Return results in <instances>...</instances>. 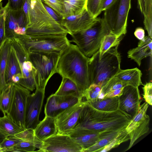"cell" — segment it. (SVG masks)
I'll list each match as a JSON object with an SVG mask.
<instances>
[{
    "label": "cell",
    "mask_w": 152,
    "mask_h": 152,
    "mask_svg": "<svg viewBox=\"0 0 152 152\" xmlns=\"http://www.w3.org/2000/svg\"><path fill=\"white\" fill-rule=\"evenodd\" d=\"M89 58L85 56L76 45L71 44L61 54L56 73L69 79L76 85L82 95L90 85L88 70Z\"/></svg>",
    "instance_id": "6da1fadb"
},
{
    "label": "cell",
    "mask_w": 152,
    "mask_h": 152,
    "mask_svg": "<svg viewBox=\"0 0 152 152\" xmlns=\"http://www.w3.org/2000/svg\"><path fill=\"white\" fill-rule=\"evenodd\" d=\"M130 120L118 110L111 112L101 111L86 102L74 129L81 128L99 132L118 131L125 128Z\"/></svg>",
    "instance_id": "7a4b0ae2"
},
{
    "label": "cell",
    "mask_w": 152,
    "mask_h": 152,
    "mask_svg": "<svg viewBox=\"0 0 152 152\" xmlns=\"http://www.w3.org/2000/svg\"><path fill=\"white\" fill-rule=\"evenodd\" d=\"M22 9L27 22L26 35L38 36L70 34L49 14L41 0H25Z\"/></svg>",
    "instance_id": "3957f363"
},
{
    "label": "cell",
    "mask_w": 152,
    "mask_h": 152,
    "mask_svg": "<svg viewBox=\"0 0 152 152\" xmlns=\"http://www.w3.org/2000/svg\"><path fill=\"white\" fill-rule=\"evenodd\" d=\"M119 44L107 50L99 57V50L89 58L88 70L90 85L102 87L121 69V56L118 51Z\"/></svg>",
    "instance_id": "277c9868"
},
{
    "label": "cell",
    "mask_w": 152,
    "mask_h": 152,
    "mask_svg": "<svg viewBox=\"0 0 152 152\" xmlns=\"http://www.w3.org/2000/svg\"><path fill=\"white\" fill-rule=\"evenodd\" d=\"M109 33L103 18H98L88 28L71 34L70 42L75 43L81 52L89 58L99 50L103 38Z\"/></svg>",
    "instance_id": "5b68a950"
},
{
    "label": "cell",
    "mask_w": 152,
    "mask_h": 152,
    "mask_svg": "<svg viewBox=\"0 0 152 152\" xmlns=\"http://www.w3.org/2000/svg\"><path fill=\"white\" fill-rule=\"evenodd\" d=\"M27 52H43L61 54L71 42L66 35L31 36L24 35L16 38Z\"/></svg>",
    "instance_id": "8992f818"
},
{
    "label": "cell",
    "mask_w": 152,
    "mask_h": 152,
    "mask_svg": "<svg viewBox=\"0 0 152 152\" xmlns=\"http://www.w3.org/2000/svg\"><path fill=\"white\" fill-rule=\"evenodd\" d=\"M28 54L29 60L37 70L36 88L45 90L50 79L56 73L61 54L39 52H31Z\"/></svg>",
    "instance_id": "52a82bcc"
},
{
    "label": "cell",
    "mask_w": 152,
    "mask_h": 152,
    "mask_svg": "<svg viewBox=\"0 0 152 152\" xmlns=\"http://www.w3.org/2000/svg\"><path fill=\"white\" fill-rule=\"evenodd\" d=\"M131 0H115L105 10L103 19L110 33L118 38L126 33Z\"/></svg>",
    "instance_id": "ba28073f"
},
{
    "label": "cell",
    "mask_w": 152,
    "mask_h": 152,
    "mask_svg": "<svg viewBox=\"0 0 152 152\" xmlns=\"http://www.w3.org/2000/svg\"><path fill=\"white\" fill-rule=\"evenodd\" d=\"M11 39L13 48L20 64L22 78L19 84L30 91L36 88L37 70L29 60L28 54L16 38Z\"/></svg>",
    "instance_id": "9c48e42d"
},
{
    "label": "cell",
    "mask_w": 152,
    "mask_h": 152,
    "mask_svg": "<svg viewBox=\"0 0 152 152\" xmlns=\"http://www.w3.org/2000/svg\"><path fill=\"white\" fill-rule=\"evenodd\" d=\"M149 105L146 102L140 105L137 113L126 126L125 130L129 135L130 143L125 151L131 148L139 137L148 132L150 118L147 112Z\"/></svg>",
    "instance_id": "30bf717a"
},
{
    "label": "cell",
    "mask_w": 152,
    "mask_h": 152,
    "mask_svg": "<svg viewBox=\"0 0 152 152\" xmlns=\"http://www.w3.org/2000/svg\"><path fill=\"white\" fill-rule=\"evenodd\" d=\"M14 93L10 110L8 115L12 120L23 129L25 127V116L30 91L18 84H14Z\"/></svg>",
    "instance_id": "8fae6325"
},
{
    "label": "cell",
    "mask_w": 152,
    "mask_h": 152,
    "mask_svg": "<svg viewBox=\"0 0 152 152\" xmlns=\"http://www.w3.org/2000/svg\"><path fill=\"white\" fill-rule=\"evenodd\" d=\"M82 147L68 134L57 133L44 140L41 148L36 151L82 152Z\"/></svg>",
    "instance_id": "7c38bea8"
},
{
    "label": "cell",
    "mask_w": 152,
    "mask_h": 152,
    "mask_svg": "<svg viewBox=\"0 0 152 152\" xmlns=\"http://www.w3.org/2000/svg\"><path fill=\"white\" fill-rule=\"evenodd\" d=\"M27 26L26 16L23 9L12 10L8 6L4 21L6 38L12 39L25 35Z\"/></svg>",
    "instance_id": "4fadbf2b"
},
{
    "label": "cell",
    "mask_w": 152,
    "mask_h": 152,
    "mask_svg": "<svg viewBox=\"0 0 152 152\" xmlns=\"http://www.w3.org/2000/svg\"><path fill=\"white\" fill-rule=\"evenodd\" d=\"M118 110L131 119L138 111L142 101L138 87L127 86L118 96Z\"/></svg>",
    "instance_id": "5bb4252c"
},
{
    "label": "cell",
    "mask_w": 152,
    "mask_h": 152,
    "mask_svg": "<svg viewBox=\"0 0 152 152\" xmlns=\"http://www.w3.org/2000/svg\"><path fill=\"white\" fill-rule=\"evenodd\" d=\"M45 90L36 88L27 102L25 116L26 129H34L39 122V117L45 98Z\"/></svg>",
    "instance_id": "9a60e30c"
},
{
    "label": "cell",
    "mask_w": 152,
    "mask_h": 152,
    "mask_svg": "<svg viewBox=\"0 0 152 152\" xmlns=\"http://www.w3.org/2000/svg\"><path fill=\"white\" fill-rule=\"evenodd\" d=\"M81 101L66 109L55 118L57 133L68 134L75 128L81 111L86 103Z\"/></svg>",
    "instance_id": "2e32d148"
},
{
    "label": "cell",
    "mask_w": 152,
    "mask_h": 152,
    "mask_svg": "<svg viewBox=\"0 0 152 152\" xmlns=\"http://www.w3.org/2000/svg\"><path fill=\"white\" fill-rule=\"evenodd\" d=\"M81 101V97L72 95H58L53 94L47 99L45 107V116L55 118L66 109Z\"/></svg>",
    "instance_id": "e0dca14e"
},
{
    "label": "cell",
    "mask_w": 152,
    "mask_h": 152,
    "mask_svg": "<svg viewBox=\"0 0 152 152\" xmlns=\"http://www.w3.org/2000/svg\"><path fill=\"white\" fill-rule=\"evenodd\" d=\"M112 132H99L78 128L74 129L68 135L82 147L83 152Z\"/></svg>",
    "instance_id": "ac0fdd59"
},
{
    "label": "cell",
    "mask_w": 152,
    "mask_h": 152,
    "mask_svg": "<svg viewBox=\"0 0 152 152\" xmlns=\"http://www.w3.org/2000/svg\"><path fill=\"white\" fill-rule=\"evenodd\" d=\"M98 18L92 17L86 9L80 14L63 18L61 24L69 31L70 35L88 28Z\"/></svg>",
    "instance_id": "d6986e66"
},
{
    "label": "cell",
    "mask_w": 152,
    "mask_h": 152,
    "mask_svg": "<svg viewBox=\"0 0 152 152\" xmlns=\"http://www.w3.org/2000/svg\"><path fill=\"white\" fill-rule=\"evenodd\" d=\"M22 78L20 64L11 45L5 72V83L18 84Z\"/></svg>",
    "instance_id": "ffe728a7"
},
{
    "label": "cell",
    "mask_w": 152,
    "mask_h": 152,
    "mask_svg": "<svg viewBox=\"0 0 152 152\" xmlns=\"http://www.w3.org/2000/svg\"><path fill=\"white\" fill-rule=\"evenodd\" d=\"M32 130L31 129H23L8 114L0 117V133L5 137L16 136L28 137L31 135Z\"/></svg>",
    "instance_id": "44dd1931"
},
{
    "label": "cell",
    "mask_w": 152,
    "mask_h": 152,
    "mask_svg": "<svg viewBox=\"0 0 152 152\" xmlns=\"http://www.w3.org/2000/svg\"><path fill=\"white\" fill-rule=\"evenodd\" d=\"M127 53L128 58L134 60L140 66L142 59L152 56V39L149 36H145L138 42L137 47L130 50Z\"/></svg>",
    "instance_id": "7402d4cb"
},
{
    "label": "cell",
    "mask_w": 152,
    "mask_h": 152,
    "mask_svg": "<svg viewBox=\"0 0 152 152\" xmlns=\"http://www.w3.org/2000/svg\"><path fill=\"white\" fill-rule=\"evenodd\" d=\"M34 131L35 136L42 141L56 134L58 131L55 118L45 116L44 118L39 121Z\"/></svg>",
    "instance_id": "603a6c76"
},
{
    "label": "cell",
    "mask_w": 152,
    "mask_h": 152,
    "mask_svg": "<svg viewBox=\"0 0 152 152\" xmlns=\"http://www.w3.org/2000/svg\"><path fill=\"white\" fill-rule=\"evenodd\" d=\"M142 75L141 70L135 68L124 70L121 69L114 77L126 86L138 87L143 85L141 80Z\"/></svg>",
    "instance_id": "cb8c5ba5"
},
{
    "label": "cell",
    "mask_w": 152,
    "mask_h": 152,
    "mask_svg": "<svg viewBox=\"0 0 152 152\" xmlns=\"http://www.w3.org/2000/svg\"><path fill=\"white\" fill-rule=\"evenodd\" d=\"M14 93V83L6 85L0 91V110L4 115L8 114L10 110Z\"/></svg>",
    "instance_id": "d4e9b609"
},
{
    "label": "cell",
    "mask_w": 152,
    "mask_h": 152,
    "mask_svg": "<svg viewBox=\"0 0 152 152\" xmlns=\"http://www.w3.org/2000/svg\"><path fill=\"white\" fill-rule=\"evenodd\" d=\"M86 102L94 108L100 110L111 112L118 110V99L117 96L102 99L97 98Z\"/></svg>",
    "instance_id": "484cf974"
},
{
    "label": "cell",
    "mask_w": 152,
    "mask_h": 152,
    "mask_svg": "<svg viewBox=\"0 0 152 152\" xmlns=\"http://www.w3.org/2000/svg\"><path fill=\"white\" fill-rule=\"evenodd\" d=\"M87 0H64L63 18L78 15L87 9Z\"/></svg>",
    "instance_id": "4316f807"
},
{
    "label": "cell",
    "mask_w": 152,
    "mask_h": 152,
    "mask_svg": "<svg viewBox=\"0 0 152 152\" xmlns=\"http://www.w3.org/2000/svg\"><path fill=\"white\" fill-rule=\"evenodd\" d=\"M11 46V39L7 38L0 49V91L6 85L4 80V74Z\"/></svg>",
    "instance_id": "83f0119b"
},
{
    "label": "cell",
    "mask_w": 152,
    "mask_h": 152,
    "mask_svg": "<svg viewBox=\"0 0 152 152\" xmlns=\"http://www.w3.org/2000/svg\"><path fill=\"white\" fill-rule=\"evenodd\" d=\"M42 144V141L36 137L33 138L25 139L13 147L7 149V151L34 152L36 148L40 149Z\"/></svg>",
    "instance_id": "f1b7e54d"
},
{
    "label": "cell",
    "mask_w": 152,
    "mask_h": 152,
    "mask_svg": "<svg viewBox=\"0 0 152 152\" xmlns=\"http://www.w3.org/2000/svg\"><path fill=\"white\" fill-rule=\"evenodd\" d=\"M137 7L144 17L143 23L147 31L152 30V0H137Z\"/></svg>",
    "instance_id": "f546056e"
},
{
    "label": "cell",
    "mask_w": 152,
    "mask_h": 152,
    "mask_svg": "<svg viewBox=\"0 0 152 152\" xmlns=\"http://www.w3.org/2000/svg\"><path fill=\"white\" fill-rule=\"evenodd\" d=\"M54 94L58 95H72L83 98L75 84L67 78H62L61 83Z\"/></svg>",
    "instance_id": "4dcf8cb0"
},
{
    "label": "cell",
    "mask_w": 152,
    "mask_h": 152,
    "mask_svg": "<svg viewBox=\"0 0 152 152\" xmlns=\"http://www.w3.org/2000/svg\"><path fill=\"white\" fill-rule=\"evenodd\" d=\"M123 35L118 38L115 35L110 33L105 35L102 40L98 50L99 58H101L104 53L110 48L119 45L123 37Z\"/></svg>",
    "instance_id": "1f68e13d"
},
{
    "label": "cell",
    "mask_w": 152,
    "mask_h": 152,
    "mask_svg": "<svg viewBox=\"0 0 152 152\" xmlns=\"http://www.w3.org/2000/svg\"><path fill=\"white\" fill-rule=\"evenodd\" d=\"M122 130L112 132L107 135L99 140L92 146L85 150L83 152H100L104 147L110 142Z\"/></svg>",
    "instance_id": "d6a6232c"
},
{
    "label": "cell",
    "mask_w": 152,
    "mask_h": 152,
    "mask_svg": "<svg viewBox=\"0 0 152 152\" xmlns=\"http://www.w3.org/2000/svg\"><path fill=\"white\" fill-rule=\"evenodd\" d=\"M126 86L114 77L110 79L102 86L98 98L103 99L105 95L115 89L123 88Z\"/></svg>",
    "instance_id": "836d02e7"
},
{
    "label": "cell",
    "mask_w": 152,
    "mask_h": 152,
    "mask_svg": "<svg viewBox=\"0 0 152 152\" xmlns=\"http://www.w3.org/2000/svg\"><path fill=\"white\" fill-rule=\"evenodd\" d=\"M129 140V134L125 128L122 130L108 144L103 148L100 152H106L117 147L121 143Z\"/></svg>",
    "instance_id": "e575fe53"
},
{
    "label": "cell",
    "mask_w": 152,
    "mask_h": 152,
    "mask_svg": "<svg viewBox=\"0 0 152 152\" xmlns=\"http://www.w3.org/2000/svg\"><path fill=\"white\" fill-rule=\"evenodd\" d=\"M102 87L98 85L92 84L90 85L82 94V99L84 98L85 101L94 100L98 98Z\"/></svg>",
    "instance_id": "d590c367"
},
{
    "label": "cell",
    "mask_w": 152,
    "mask_h": 152,
    "mask_svg": "<svg viewBox=\"0 0 152 152\" xmlns=\"http://www.w3.org/2000/svg\"><path fill=\"white\" fill-rule=\"evenodd\" d=\"M31 138L21 136L6 137L0 144V149H7H7L15 146L23 139Z\"/></svg>",
    "instance_id": "8d00e7d4"
},
{
    "label": "cell",
    "mask_w": 152,
    "mask_h": 152,
    "mask_svg": "<svg viewBox=\"0 0 152 152\" xmlns=\"http://www.w3.org/2000/svg\"><path fill=\"white\" fill-rule=\"evenodd\" d=\"M62 17L64 15V0H41Z\"/></svg>",
    "instance_id": "74e56055"
},
{
    "label": "cell",
    "mask_w": 152,
    "mask_h": 152,
    "mask_svg": "<svg viewBox=\"0 0 152 152\" xmlns=\"http://www.w3.org/2000/svg\"><path fill=\"white\" fill-rule=\"evenodd\" d=\"M101 0H87V9L90 15L94 18L100 14V5Z\"/></svg>",
    "instance_id": "f35d334b"
},
{
    "label": "cell",
    "mask_w": 152,
    "mask_h": 152,
    "mask_svg": "<svg viewBox=\"0 0 152 152\" xmlns=\"http://www.w3.org/2000/svg\"><path fill=\"white\" fill-rule=\"evenodd\" d=\"M8 6L7 3L0 10V49L4 41L7 39L5 34L4 21Z\"/></svg>",
    "instance_id": "ab89813d"
},
{
    "label": "cell",
    "mask_w": 152,
    "mask_h": 152,
    "mask_svg": "<svg viewBox=\"0 0 152 152\" xmlns=\"http://www.w3.org/2000/svg\"><path fill=\"white\" fill-rule=\"evenodd\" d=\"M143 91V98L145 102L149 105H152V83L151 82L146 83L142 87Z\"/></svg>",
    "instance_id": "60d3db41"
},
{
    "label": "cell",
    "mask_w": 152,
    "mask_h": 152,
    "mask_svg": "<svg viewBox=\"0 0 152 152\" xmlns=\"http://www.w3.org/2000/svg\"><path fill=\"white\" fill-rule=\"evenodd\" d=\"M25 0H8L9 8L12 10H18L22 8Z\"/></svg>",
    "instance_id": "b9f144b4"
},
{
    "label": "cell",
    "mask_w": 152,
    "mask_h": 152,
    "mask_svg": "<svg viewBox=\"0 0 152 152\" xmlns=\"http://www.w3.org/2000/svg\"><path fill=\"white\" fill-rule=\"evenodd\" d=\"M43 5L49 14L58 23L61 24L63 17L59 15L54 10L42 2Z\"/></svg>",
    "instance_id": "7bdbcfd3"
},
{
    "label": "cell",
    "mask_w": 152,
    "mask_h": 152,
    "mask_svg": "<svg viewBox=\"0 0 152 152\" xmlns=\"http://www.w3.org/2000/svg\"><path fill=\"white\" fill-rule=\"evenodd\" d=\"M123 88L117 89L110 92L105 95L103 98L120 96L122 93Z\"/></svg>",
    "instance_id": "ee69618b"
},
{
    "label": "cell",
    "mask_w": 152,
    "mask_h": 152,
    "mask_svg": "<svg viewBox=\"0 0 152 152\" xmlns=\"http://www.w3.org/2000/svg\"><path fill=\"white\" fill-rule=\"evenodd\" d=\"M115 0H101L100 10L101 12L108 8Z\"/></svg>",
    "instance_id": "f6af8a7d"
},
{
    "label": "cell",
    "mask_w": 152,
    "mask_h": 152,
    "mask_svg": "<svg viewBox=\"0 0 152 152\" xmlns=\"http://www.w3.org/2000/svg\"><path fill=\"white\" fill-rule=\"evenodd\" d=\"M134 35L138 39L141 40L144 39L145 37L144 30L141 27H137L135 30Z\"/></svg>",
    "instance_id": "bcb514c9"
},
{
    "label": "cell",
    "mask_w": 152,
    "mask_h": 152,
    "mask_svg": "<svg viewBox=\"0 0 152 152\" xmlns=\"http://www.w3.org/2000/svg\"><path fill=\"white\" fill-rule=\"evenodd\" d=\"M6 137L0 133V144L3 141Z\"/></svg>",
    "instance_id": "7dc6e473"
},
{
    "label": "cell",
    "mask_w": 152,
    "mask_h": 152,
    "mask_svg": "<svg viewBox=\"0 0 152 152\" xmlns=\"http://www.w3.org/2000/svg\"><path fill=\"white\" fill-rule=\"evenodd\" d=\"M3 0H0V2H1Z\"/></svg>",
    "instance_id": "c3c4849f"
}]
</instances>
